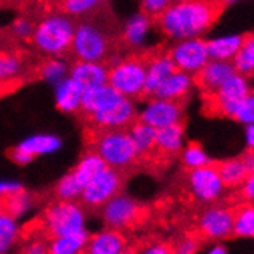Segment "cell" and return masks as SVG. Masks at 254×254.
I'll return each mask as SVG.
<instances>
[{"mask_svg": "<svg viewBox=\"0 0 254 254\" xmlns=\"http://www.w3.org/2000/svg\"><path fill=\"white\" fill-rule=\"evenodd\" d=\"M23 187L19 184H11V182H0V196H8V194H14L17 191H22Z\"/></svg>", "mask_w": 254, "mask_h": 254, "instance_id": "cell-45", "label": "cell"}, {"mask_svg": "<svg viewBox=\"0 0 254 254\" xmlns=\"http://www.w3.org/2000/svg\"><path fill=\"white\" fill-rule=\"evenodd\" d=\"M31 200H29V194L22 190L14 194H8V196H0V206H2V214H6L12 219L20 216L26 208L29 206Z\"/></svg>", "mask_w": 254, "mask_h": 254, "instance_id": "cell-36", "label": "cell"}, {"mask_svg": "<svg viewBox=\"0 0 254 254\" xmlns=\"http://www.w3.org/2000/svg\"><path fill=\"white\" fill-rule=\"evenodd\" d=\"M233 236L254 239V203H245L234 211Z\"/></svg>", "mask_w": 254, "mask_h": 254, "instance_id": "cell-31", "label": "cell"}, {"mask_svg": "<svg viewBox=\"0 0 254 254\" xmlns=\"http://www.w3.org/2000/svg\"><path fill=\"white\" fill-rule=\"evenodd\" d=\"M42 2H43V0H39V3H42Z\"/></svg>", "mask_w": 254, "mask_h": 254, "instance_id": "cell-53", "label": "cell"}, {"mask_svg": "<svg viewBox=\"0 0 254 254\" xmlns=\"http://www.w3.org/2000/svg\"><path fill=\"white\" fill-rule=\"evenodd\" d=\"M16 43H19V42L12 39V36L8 31V28H0V50L9 47V45H16Z\"/></svg>", "mask_w": 254, "mask_h": 254, "instance_id": "cell-47", "label": "cell"}, {"mask_svg": "<svg viewBox=\"0 0 254 254\" xmlns=\"http://www.w3.org/2000/svg\"><path fill=\"white\" fill-rule=\"evenodd\" d=\"M234 74L236 69L233 62L210 61L194 76V85H197L203 94L210 97Z\"/></svg>", "mask_w": 254, "mask_h": 254, "instance_id": "cell-17", "label": "cell"}, {"mask_svg": "<svg viewBox=\"0 0 254 254\" xmlns=\"http://www.w3.org/2000/svg\"><path fill=\"white\" fill-rule=\"evenodd\" d=\"M127 131L134 142V146L137 149L140 167L159 160L157 151H156V131L157 129H154L153 127H149L146 124H142L140 121H136Z\"/></svg>", "mask_w": 254, "mask_h": 254, "instance_id": "cell-21", "label": "cell"}, {"mask_svg": "<svg viewBox=\"0 0 254 254\" xmlns=\"http://www.w3.org/2000/svg\"><path fill=\"white\" fill-rule=\"evenodd\" d=\"M137 121L153 127L154 129L184 124V105L170 100L149 99L146 108L139 114Z\"/></svg>", "mask_w": 254, "mask_h": 254, "instance_id": "cell-16", "label": "cell"}, {"mask_svg": "<svg viewBox=\"0 0 254 254\" xmlns=\"http://www.w3.org/2000/svg\"><path fill=\"white\" fill-rule=\"evenodd\" d=\"M107 168V163L103 162L97 154L91 153V151H86V154L79 160V163L74 167L69 173L71 176L76 179V182L85 188V185L91 181L93 177H96L102 170Z\"/></svg>", "mask_w": 254, "mask_h": 254, "instance_id": "cell-29", "label": "cell"}, {"mask_svg": "<svg viewBox=\"0 0 254 254\" xmlns=\"http://www.w3.org/2000/svg\"><path fill=\"white\" fill-rule=\"evenodd\" d=\"M146 56V80H145V89L140 100H149L157 88L167 80L171 74L176 71V66L168 56V51H163L160 48L145 50Z\"/></svg>", "mask_w": 254, "mask_h": 254, "instance_id": "cell-15", "label": "cell"}, {"mask_svg": "<svg viewBox=\"0 0 254 254\" xmlns=\"http://www.w3.org/2000/svg\"><path fill=\"white\" fill-rule=\"evenodd\" d=\"M100 216L107 228L127 234L145 225L149 217V210L145 203L122 192L102 208Z\"/></svg>", "mask_w": 254, "mask_h": 254, "instance_id": "cell-7", "label": "cell"}, {"mask_svg": "<svg viewBox=\"0 0 254 254\" xmlns=\"http://www.w3.org/2000/svg\"><path fill=\"white\" fill-rule=\"evenodd\" d=\"M206 254H228V250L222 244H216V245H213L210 250H208Z\"/></svg>", "mask_w": 254, "mask_h": 254, "instance_id": "cell-50", "label": "cell"}, {"mask_svg": "<svg viewBox=\"0 0 254 254\" xmlns=\"http://www.w3.org/2000/svg\"><path fill=\"white\" fill-rule=\"evenodd\" d=\"M234 121L245 127L254 124V93L253 91L241 102V105H239L234 114Z\"/></svg>", "mask_w": 254, "mask_h": 254, "instance_id": "cell-40", "label": "cell"}, {"mask_svg": "<svg viewBox=\"0 0 254 254\" xmlns=\"http://www.w3.org/2000/svg\"><path fill=\"white\" fill-rule=\"evenodd\" d=\"M125 99L121 93H117L113 86L102 85V86H94L89 89H83L82 100H80V110L76 114L79 119L91 116L94 113H99L102 110L110 108L119 100Z\"/></svg>", "mask_w": 254, "mask_h": 254, "instance_id": "cell-18", "label": "cell"}, {"mask_svg": "<svg viewBox=\"0 0 254 254\" xmlns=\"http://www.w3.org/2000/svg\"><path fill=\"white\" fill-rule=\"evenodd\" d=\"M237 74L248 77L254 74V34L245 36L244 43L233 61Z\"/></svg>", "mask_w": 254, "mask_h": 254, "instance_id": "cell-32", "label": "cell"}, {"mask_svg": "<svg viewBox=\"0 0 254 254\" xmlns=\"http://www.w3.org/2000/svg\"><path fill=\"white\" fill-rule=\"evenodd\" d=\"M22 254H48V242L45 241H28Z\"/></svg>", "mask_w": 254, "mask_h": 254, "instance_id": "cell-43", "label": "cell"}, {"mask_svg": "<svg viewBox=\"0 0 254 254\" xmlns=\"http://www.w3.org/2000/svg\"><path fill=\"white\" fill-rule=\"evenodd\" d=\"M36 54L26 50L23 45L16 43L0 50V82L26 80L28 69L34 62Z\"/></svg>", "mask_w": 254, "mask_h": 254, "instance_id": "cell-13", "label": "cell"}, {"mask_svg": "<svg viewBox=\"0 0 254 254\" xmlns=\"http://www.w3.org/2000/svg\"><path fill=\"white\" fill-rule=\"evenodd\" d=\"M137 111L129 99H122L107 110H102L91 116L82 117L80 121L85 127H97L107 129H128L137 121Z\"/></svg>", "mask_w": 254, "mask_h": 254, "instance_id": "cell-11", "label": "cell"}, {"mask_svg": "<svg viewBox=\"0 0 254 254\" xmlns=\"http://www.w3.org/2000/svg\"><path fill=\"white\" fill-rule=\"evenodd\" d=\"M199 250V241L194 236H185L173 245V254H196Z\"/></svg>", "mask_w": 254, "mask_h": 254, "instance_id": "cell-41", "label": "cell"}, {"mask_svg": "<svg viewBox=\"0 0 254 254\" xmlns=\"http://www.w3.org/2000/svg\"><path fill=\"white\" fill-rule=\"evenodd\" d=\"M251 93V85L248 77L242 74H234L225 83H223L217 91L210 96L214 110L223 116L234 119V114L241 105V102Z\"/></svg>", "mask_w": 254, "mask_h": 254, "instance_id": "cell-12", "label": "cell"}, {"mask_svg": "<svg viewBox=\"0 0 254 254\" xmlns=\"http://www.w3.org/2000/svg\"><path fill=\"white\" fill-rule=\"evenodd\" d=\"M217 2L222 3V5H234L237 2H241V0H217Z\"/></svg>", "mask_w": 254, "mask_h": 254, "instance_id": "cell-51", "label": "cell"}, {"mask_svg": "<svg viewBox=\"0 0 254 254\" xmlns=\"http://www.w3.org/2000/svg\"><path fill=\"white\" fill-rule=\"evenodd\" d=\"M86 151L97 154L107 167L131 176L140 168L137 149L127 129H107L97 127L83 128Z\"/></svg>", "mask_w": 254, "mask_h": 254, "instance_id": "cell-4", "label": "cell"}, {"mask_svg": "<svg viewBox=\"0 0 254 254\" xmlns=\"http://www.w3.org/2000/svg\"><path fill=\"white\" fill-rule=\"evenodd\" d=\"M17 146L33 160L34 157H37L40 154L54 151L56 148L61 146V140L54 136H36V137H31V139L22 142Z\"/></svg>", "mask_w": 254, "mask_h": 254, "instance_id": "cell-34", "label": "cell"}, {"mask_svg": "<svg viewBox=\"0 0 254 254\" xmlns=\"http://www.w3.org/2000/svg\"><path fill=\"white\" fill-rule=\"evenodd\" d=\"M19 230L16 227V219L6 214H0V254H5L9 247L16 242Z\"/></svg>", "mask_w": 254, "mask_h": 254, "instance_id": "cell-38", "label": "cell"}, {"mask_svg": "<svg viewBox=\"0 0 254 254\" xmlns=\"http://www.w3.org/2000/svg\"><path fill=\"white\" fill-rule=\"evenodd\" d=\"M82 94H83V89L71 77L64 79L62 82L57 83L56 105L62 113L77 114L79 110H80Z\"/></svg>", "mask_w": 254, "mask_h": 254, "instance_id": "cell-28", "label": "cell"}, {"mask_svg": "<svg viewBox=\"0 0 254 254\" xmlns=\"http://www.w3.org/2000/svg\"><path fill=\"white\" fill-rule=\"evenodd\" d=\"M145 245H146L145 242H134L132 245L128 244L127 248H125L121 254H140V251L143 250Z\"/></svg>", "mask_w": 254, "mask_h": 254, "instance_id": "cell-49", "label": "cell"}, {"mask_svg": "<svg viewBox=\"0 0 254 254\" xmlns=\"http://www.w3.org/2000/svg\"><path fill=\"white\" fill-rule=\"evenodd\" d=\"M245 145L248 151H254V124L245 127Z\"/></svg>", "mask_w": 254, "mask_h": 254, "instance_id": "cell-48", "label": "cell"}, {"mask_svg": "<svg viewBox=\"0 0 254 254\" xmlns=\"http://www.w3.org/2000/svg\"><path fill=\"white\" fill-rule=\"evenodd\" d=\"M217 170L220 174V179L225 187H239L242 185L245 177L248 176L242 162L237 159H228L217 163Z\"/></svg>", "mask_w": 254, "mask_h": 254, "instance_id": "cell-33", "label": "cell"}, {"mask_svg": "<svg viewBox=\"0 0 254 254\" xmlns=\"http://www.w3.org/2000/svg\"><path fill=\"white\" fill-rule=\"evenodd\" d=\"M128 179V174L107 167L85 185L79 197V203L82 205V208H88L91 211L100 213L102 208L111 199L122 194V190Z\"/></svg>", "mask_w": 254, "mask_h": 254, "instance_id": "cell-8", "label": "cell"}, {"mask_svg": "<svg viewBox=\"0 0 254 254\" xmlns=\"http://www.w3.org/2000/svg\"><path fill=\"white\" fill-rule=\"evenodd\" d=\"M146 80L145 50L124 54L108 68V85L127 99H142Z\"/></svg>", "mask_w": 254, "mask_h": 254, "instance_id": "cell-6", "label": "cell"}, {"mask_svg": "<svg viewBox=\"0 0 254 254\" xmlns=\"http://www.w3.org/2000/svg\"><path fill=\"white\" fill-rule=\"evenodd\" d=\"M76 19L57 12H48L37 22L29 45L42 56L69 59Z\"/></svg>", "mask_w": 254, "mask_h": 254, "instance_id": "cell-5", "label": "cell"}, {"mask_svg": "<svg viewBox=\"0 0 254 254\" xmlns=\"http://www.w3.org/2000/svg\"><path fill=\"white\" fill-rule=\"evenodd\" d=\"M181 160L184 163V167L188 170L202 168V167H206V165H210V163H213L211 157L205 151V148L202 145H199L197 142H191L182 148Z\"/></svg>", "mask_w": 254, "mask_h": 254, "instance_id": "cell-35", "label": "cell"}, {"mask_svg": "<svg viewBox=\"0 0 254 254\" xmlns=\"http://www.w3.org/2000/svg\"><path fill=\"white\" fill-rule=\"evenodd\" d=\"M241 187H242V196H244V199L248 203H254V171L250 173L245 177V181H244V184Z\"/></svg>", "mask_w": 254, "mask_h": 254, "instance_id": "cell-44", "label": "cell"}, {"mask_svg": "<svg viewBox=\"0 0 254 254\" xmlns=\"http://www.w3.org/2000/svg\"><path fill=\"white\" fill-rule=\"evenodd\" d=\"M69 77L82 89L102 86L108 83V66L97 62L71 61Z\"/></svg>", "mask_w": 254, "mask_h": 254, "instance_id": "cell-20", "label": "cell"}, {"mask_svg": "<svg viewBox=\"0 0 254 254\" xmlns=\"http://www.w3.org/2000/svg\"><path fill=\"white\" fill-rule=\"evenodd\" d=\"M0 214H2V206H0Z\"/></svg>", "mask_w": 254, "mask_h": 254, "instance_id": "cell-52", "label": "cell"}, {"mask_svg": "<svg viewBox=\"0 0 254 254\" xmlns=\"http://www.w3.org/2000/svg\"><path fill=\"white\" fill-rule=\"evenodd\" d=\"M192 86H194V77L187 72L176 69L167 80H163V83L157 88V91L151 99H162V100L182 103V100L188 97Z\"/></svg>", "mask_w": 254, "mask_h": 254, "instance_id": "cell-22", "label": "cell"}, {"mask_svg": "<svg viewBox=\"0 0 254 254\" xmlns=\"http://www.w3.org/2000/svg\"><path fill=\"white\" fill-rule=\"evenodd\" d=\"M128 244L125 233L107 228L89 236L79 254H121Z\"/></svg>", "mask_w": 254, "mask_h": 254, "instance_id": "cell-19", "label": "cell"}, {"mask_svg": "<svg viewBox=\"0 0 254 254\" xmlns=\"http://www.w3.org/2000/svg\"><path fill=\"white\" fill-rule=\"evenodd\" d=\"M167 51L176 69L187 72L192 77L211 61L208 54L206 40L202 37L177 40Z\"/></svg>", "mask_w": 254, "mask_h": 254, "instance_id": "cell-9", "label": "cell"}, {"mask_svg": "<svg viewBox=\"0 0 254 254\" xmlns=\"http://www.w3.org/2000/svg\"><path fill=\"white\" fill-rule=\"evenodd\" d=\"M89 234L82 230L79 233L57 237L48 242V254H79L86 244Z\"/></svg>", "mask_w": 254, "mask_h": 254, "instance_id": "cell-30", "label": "cell"}, {"mask_svg": "<svg viewBox=\"0 0 254 254\" xmlns=\"http://www.w3.org/2000/svg\"><path fill=\"white\" fill-rule=\"evenodd\" d=\"M185 129L184 124L171 125L167 128H160L156 131V151L159 160L162 157H171L179 154L184 148Z\"/></svg>", "mask_w": 254, "mask_h": 254, "instance_id": "cell-26", "label": "cell"}, {"mask_svg": "<svg viewBox=\"0 0 254 254\" xmlns=\"http://www.w3.org/2000/svg\"><path fill=\"white\" fill-rule=\"evenodd\" d=\"M234 211L225 206H210L199 216L197 230L208 241H223L233 236Z\"/></svg>", "mask_w": 254, "mask_h": 254, "instance_id": "cell-14", "label": "cell"}, {"mask_svg": "<svg viewBox=\"0 0 254 254\" xmlns=\"http://www.w3.org/2000/svg\"><path fill=\"white\" fill-rule=\"evenodd\" d=\"M239 160L242 162V165H244L247 174L254 171V151H248V149H247V153L244 156L239 157Z\"/></svg>", "mask_w": 254, "mask_h": 254, "instance_id": "cell-46", "label": "cell"}, {"mask_svg": "<svg viewBox=\"0 0 254 254\" xmlns=\"http://www.w3.org/2000/svg\"><path fill=\"white\" fill-rule=\"evenodd\" d=\"M82 191H83V188L76 182V179L71 176V173H68L54 187L53 196L56 200H74V202H77Z\"/></svg>", "mask_w": 254, "mask_h": 254, "instance_id": "cell-37", "label": "cell"}, {"mask_svg": "<svg viewBox=\"0 0 254 254\" xmlns=\"http://www.w3.org/2000/svg\"><path fill=\"white\" fill-rule=\"evenodd\" d=\"M66 65L62 59L48 57V56H36L26 74L28 82L34 80H50V82H62L66 74Z\"/></svg>", "mask_w": 254, "mask_h": 254, "instance_id": "cell-23", "label": "cell"}, {"mask_svg": "<svg viewBox=\"0 0 254 254\" xmlns=\"http://www.w3.org/2000/svg\"><path fill=\"white\" fill-rule=\"evenodd\" d=\"M217 0H179L173 2L154 20L160 33L177 42L202 37L219 17Z\"/></svg>", "mask_w": 254, "mask_h": 254, "instance_id": "cell-2", "label": "cell"}, {"mask_svg": "<svg viewBox=\"0 0 254 254\" xmlns=\"http://www.w3.org/2000/svg\"><path fill=\"white\" fill-rule=\"evenodd\" d=\"M105 2H108V0H43L42 8L45 14L57 12L68 17L79 19Z\"/></svg>", "mask_w": 254, "mask_h": 254, "instance_id": "cell-25", "label": "cell"}, {"mask_svg": "<svg viewBox=\"0 0 254 254\" xmlns=\"http://www.w3.org/2000/svg\"><path fill=\"white\" fill-rule=\"evenodd\" d=\"M122 23L117 19L110 2H105L91 12L76 19L71 59L82 62H97L108 68L122 54Z\"/></svg>", "mask_w": 254, "mask_h": 254, "instance_id": "cell-1", "label": "cell"}, {"mask_svg": "<svg viewBox=\"0 0 254 254\" xmlns=\"http://www.w3.org/2000/svg\"><path fill=\"white\" fill-rule=\"evenodd\" d=\"M187 184L190 188L191 196L202 202V203H213L223 194L225 185H223L217 165L210 163V165L190 170Z\"/></svg>", "mask_w": 254, "mask_h": 254, "instance_id": "cell-10", "label": "cell"}, {"mask_svg": "<svg viewBox=\"0 0 254 254\" xmlns=\"http://www.w3.org/2000/svg\"><path fill=\"white\" fill-rule=\"evenodd\" d=\"M85 211L79 202L56 200L19 231V239L50 242L57 237L74 234L83 230Z\"/></svg>", "mask_w": 254, "mask_h": 254, "instance_id": "cell-3", "label": "cell"}, {"mask_svg": "<svg viewBox=\"0 0 254 254\" xmlns=\"http://www.w3.org/2000/svg\"><path fill=\"white\" fill-rule=\"evenodd\" d=\"M245 36L242 34H223L206 40L208 54L211 61H220V62H233L237 56L244 43Z\"/></svg>", "mask_w": 254, "mask_h": 254, "instance_id": "cell-27", "label": "cell"}, {"mask_svg": "<svg viewBox=\"0 0 254 254\" xmlns=\"http://www.w3.org/2000/svg\"><path fill=\"white\" fill-rule=\"evenodd\" d=\"M151 26H153V22L140 12H137L136 16H132L131 19H128L122 25V33H121L122 50H127L128 53L137 51V48L143 43L145 36Z\"/></svg>", "mask_w": 254, "mask_h": 254, "instance_id": "cell-24", "label": "cell"}, {"mask_svg": "<svg viewBox=\"0 0 254 254\" xmlns=\"http://www.w3.org/2000/svg\"><path fill=\"white\" fill-rule=\"evenodd\" d=\"M140 254H173V245L167 242H154L146 244Z\"/></svg>", "mask_w": 254, "mask_h": 254, "instance_id": "cell-42", "label": "cell"}, {"mask_svg": "<svg viewBox=\"0 0 254 254\" xmlns=\"http://www.w3.org/2000/svg\"><path fill=\"white\" fill-rule=\"evenodd\" d=\"M174 0H140V14L146 16L154 23V20L165 11Z\"/></svg>", "mask_w": 254, "mask_h": 254, "instance_id": "cell-39", "label": "cell"}]
</instances>
